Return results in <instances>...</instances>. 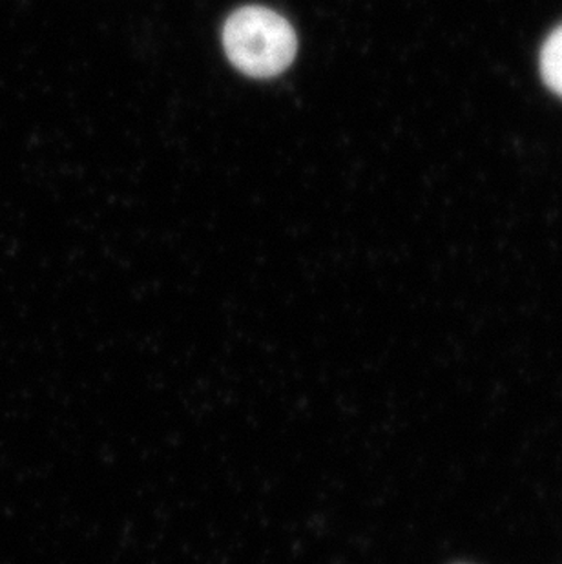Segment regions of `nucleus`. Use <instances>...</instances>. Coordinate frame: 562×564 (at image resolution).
<instances>
[{
    "label": "nucleus",
    "mask_w": 562,
    "mask_h": 564,
    "mask_svg": "<svg viewBox=\"0 0 562 564\" xmlns=\"http://www.w3.org/2000/svg\"><path fill=\"white\" fill-rule=\"evenodd\" d=\"M224 46L239 72L255 79H269L291 66L298 41L280 13L263 6H245L225 22Z\"/></svg>",
    "instance_id": "obj_1"
},
{
    "label": "nucleus",
    "mask_w": 562,
    "mask_h": 564,
    "mask_svg": "<svg viewBox=\"0 0 562 564\" xmlns=\"http://www.w3.org/2000/svg\"><path fill=\"white\" fill-rule=\"evenodd\" d=\"M541 77L555 96L562 97V24L542 44Z\"/></svg>",
    "instance_id": "obj_2"
}]
</instances>
